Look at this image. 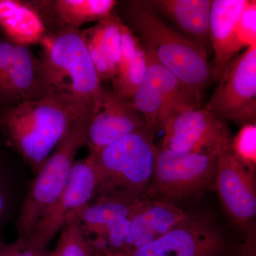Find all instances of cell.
Here are the masks:
<instances>
[{
	"label": "cell",
	"instance_id": "1",
	"mask_svg": "<svg viewBox=\"0 0 256 256\" xmlns=\"http://www.w3.org/2000/svg\"><path fill=\"white\" fill-rule=\"evenodd\" d=\"M41 42V98L55 99L78 114L90 110L102 86L82 30L63 28Z\"/></svg>",
	"mask_w": 256,
	"mask_h": 256
},
{
	"label": "cell",
	"instance_id": "2",
	"mask_svg": "<svg viewBox=\"0 0 256 256\" xmlns=\"http://www.w3.org/2000/svg\"><path fill=\"white\" fill-rule=\"evenodd\" d=\"M124 12L130 28L162 65L201 99L212 78L204 47L169 26L146 1H128Z\"/></svg>",
	"mask_w": 256,
	"mask_h": 256
},
{
	"label": "cell",
	"instance_id": "3",
	"mask_svg": "<svg viewBox=\"0 0 256 256\" xmlns=\"http://www.w3.org/2000/svg\"><path fill=\"white\" fill-rule=\"evenodd\" d=\"M80 116L55 99L42 97L5 109L0 128L10 146L36 173Z\"/></svg>",
	"mask_w": 256,
	"mask_h": 256
},
{
	"label": "cell",
	"instance_id": "4",
	"mask_svg": "<svg viewBox=\"0 0 256 256\" xmlns=\"http://www.w3.org/2000/svg\"><path fill=\"white\" fill-rule=\"evenodd\" d=\"M154 134L148 128L138 130L88 154L97 173L96 196L144 198L158 150L153 143Z\"/></svg>",
	"mask_w": 256,
	"mask_h": 256
},
{
	"label": "cell",
	"instance_id": "5",
	"mask_svg": "<svg viewBox=\"0 0 256 256\" xmlns=\"http://www.w3.org/2000/svg\"><path fill=\"white\" fill-rule=\"evenodd\" d=\"M90 110L79 116L32 180L18 218V238H28L68 181L80 148L86 144Z\"/></svg>",
	"mask_w": 256,
	"mask_h": 256
},
{
	"label": "cell",
	"instance_id": "6",
	"mask_svg": "<svg viewBox=\"0 0 256 256\" xmlns=\"http://www.w3.org/2000/svg\"><path fill=\"white\" fill-rule=\"evenodd\" d=\"M218 156L186 154L158 148L144 198L174 204L214 188Z\"/></svg>",
	"mask_w": 256,
	"mask_h": 256
},
{
	"label": "cell",
	"instance_id": "7",
	"mask_svg": "<svg viewBox=\"0 0 256 256\" xmlns=\"http://www.w3.org/2000/svg\"><path fill=\"white\" fill-rule=\"evenodd\" d=\"M143 46L148 62L146 78L128 102L142 116L148 129L156 132L175 114L200 107L201 99L162 65L149 47Z\"/></svg>",
	"mask_w": 256,
	"mask_h": 256
},
{
	"label": "cell",
	"instance_id": "8",
	"mask_svg": "<svg viewBox=\"0 0 256 256\" xmlns=\"http://www.w3.org/2000/svg\"><path fill=\"white\" fill-rule=\"evenodd\" d=\"M143 198L96 196L79 212L77 222L92 256H119L127 239L131 220Z\"/></svg>",
	"mask_w": 256,
	"mask_h": 256
},
{
	"label": "cell",
	"instance_id": "9",
	"mask_svg": "<svg viewBox=\"0 0 256 256\" xmlns=\"http://www.w3.org/2000/svg\"><path fill=\"white\" fill-rule=\"evenodd\" d=\"M98 176L92 156L75 161L65 186L47 208L28 238V245L40 250L95 198Z\"/></svg>",
	"mask_w": 256,
	"mask_h": 256
},
{
	"label": "cell",
	"instance_id": "10",
	"mask_svg": "<svg viewBox=\"0 0 256 256\" xmlns=\"http://www.w3.org/2000/svg\"><path fill=\"white\" fill-rule=\"evenodd\" d=\"M218 82L205 108L224 121L256 122V45L236 56Z\"/></svg>",
	"mask_w": 256,
	"mask_h": 256
},
{
	"label": "cell",
	"instance_id": "11",
	"mask_svg": "<svg viewBox=\"0 0 256 256\" xmlns=\"http://www.w3.org/2000/svg\"><path fill=\"white\" fill-rule=\"evenodd\" d=\"M207 216L190 214L154 242L124 256H240Z\"/></svg>",
	"mask_w": 256,
	"mask_h": 256
},
{
	"label": "cell",
	"instance_id": "12",
	"mask_svg": "<svg viewBox=\"0 0 256 256\" xmlns=\"http://www.w3.org/2000/svg\"><path fill=\"white\" fill-rule=\"evenodd\" d=\"M162 130L160 148L186 154H218L232 140L224 120L200 107L175 114Z\"/></svg>",
	"mask_w": 256,
	"mask_h": 256
},
{
	"label": "cell",
	"instance_id": "13",
	"mask_svg": "<svg viewBox=\"0 0 256 256\" xmlns=\"http://www.w3.org/2000/svg\"><path fill=\"white\" fill-rule=\"evenodd\" d=\"M144 128H148L144 119L129 102L102 87L92 104L85 144L89 154H94Z\"/></svg>",
	"mask_w": 256,
	"mask_h": 256
},
{
	"label": "cell",
	"instance_id": "14",
	"mask_svg": "<svg viewBox=\"0 0 256 256\" xmlns=\"http://www.w3.org/2000/svg\"><path fill=\"white\" fill-rule=\"evenodd\" d=\"M230 142L226 143L218 153L214 188L230 218L247 228L256 216L255 174L235 158L230 149Z\"/></svg>",
	"mask_w": 256,
	"mask_h": 256
},
{
	"label": "cell",
	"instance_id": "15",
	"mask_svg": "<svg viewBox=\"0 0 256 256\" xmlns=\"http://www.w3.org/2000/svg\"><path fill=\"white\" fill-rule=\"evenodd\" d=\"M190 215L174 204L144 198L132 216L126 244L119 256L127 255L154 242L182 223Z\"/></svg>",
	"mask_w": 256,
	"mask_h": 256
},
{
	"label": "cell",
	"instance_id": "16",
	"mask_svg": "<svg viewBox=\"0 0 256 256\" xmlns=\"http://www.w3.org/2000/svg\"><path fill=\"white\" fill-rule=\"evenodd\" d=\"M246 0H214L210 8V40L214 52L212 78L220 82L236 55L244 48L236 33V22Z\"/></svg>",
	"mask_w": 256,
	"mask_h": 256
},
{
	"label": "cell",
	"instance_id": "17",
	"mask_svg": "<svg viewBox=\"0 0 256 256\" xmlns=\"http://www.w3.org/2000/svg\"><path fill=\"white\" fill-rule=\"evenodd\" d=\"M38 13L45 28L54 32L66 28H79L85 24L104 21L114 14L118 4L114 0H45L28 2Z\"/></svg>",
	"mask_w": 256,
	"mask_h": 256
},
{
	"label": "cell",
	"instance_id": "18",
	"mask_svg": "<svg viewBox=\"0 0 256 256\" xmlns=\"http://www.w3.org/2000/svg\"><path fill=\"white\" fill-rule=\"evenodd\" d=\"M158 14L171 20L186 36L207 48L210 44V0H149Z\"/></svg>",
	"mask_w": 256,
	"mask_h": 256
},
{
	"label": "cell",
	"instance_id": "19",
	"mask_svg": "<svg viewBox=\"0 0 256 256\" xmlns=\"http://www.w3.org/2000/svg\"><path fill=\"white\" fill-rule=\"evenodd\" d=\"M121 23L112 14L94 28L82 31L101 82L114 78L121 58Z\"/></svg>",
	"mask_w": 256,
	"mask_h": 256
},
{
	"label": "cell",
	"instance_id": "20",
	"mask_svg": "<svg viewBox=\"0 0 256 256\" xmlns=\"http://www.w3.org/2000/svg\"><path fill=\"white\" fill-rule=\"evenodd\" d=\"M0 97L14 105L41 98L40 58L28 46L16 45L9 70L0 82Z\"/></svg>",
	"mask_w": 256,
	"mask_h": 256
},
{
	"label": "cell",
	"instance_id": "21",
	"mask_svg": "<svg viewBox=\"0 0 256 256\" xmlns=\"http://www.w3.org/2000/svg\"><path fill=\"white\" fill-rule=\"evenodd\" d=\"M0 28L15 44L41 42L46 28L40 15L26 2L0 0Z\"/></svg>",
	"mask_w": 256,
	"mask_h": 256
},
{
	"label": "cell",
	"instance_id": "22",
	"mask_svg": "<svg viewBox=\"0 0 256 256\" xmlns=\"http://www.w3.org/2000/svg\"><path fill=\"white\" fill-rule=\"evenodd\" d=\"M146 68V52L142 44L132 60L120 66L117 75L112 78V92L120 98L129 102L144 82Z\"/></svg>",
	"mask_w": 256,
	"mask_h": 256
},
{
	"label": "cell",
	"instance_id": "23",
	"mask_svg": "<svg viewBox=\"0 0 256 256\" xmlns=\"http://www.w3.org/2000/svg\"><path fill=\"white\" fill-rule=\"evenodd\" d=\"M48 256H92L86 238L77 222L67 224L60 232L54 250Z\"/></svg>",
	"mask_w": 256,
	"mask_h": 256
},
{
	"label": "cell",
	"instance_id": "24",
	"mask_svg": "<svg viewBox=\"0 0 256 256\" xmlns=\"http://www.w3.org/2000/svg\"><path fill=\"white\" fill-rule=\"evenodd\" d=\"M230 149L240 164L255 174L256 166V124L242 126L230 142Z\"/></svg>",
	"mask_w": 256,
	"mask_h": 256
},
{
	"label": "cell",
	"instance_id": "25",
	"mask_svg": "<svg viewBox=\"0 0 256 256\" xmlns=\"http://www.w3.org/2000/svg\"><path fill=\"white\" fill-rule=\"evenodd\" d=\"M236 33L245 47L256 45V2L246 0L236 22Z\"/></svg>",
	"mask_w": 256,
	"mask_h": 256
},
{
	"label": "cell",
	"instance_id": "26",
	"mask_svg": "<svg viewBox=\"0 0 256 256\" xmlns=\"http://www.w3.org/2000/svg\"><path fill=\"white\" fill-rule=\"evenodd\" d=\"M0 256H48L47 250H40L21 238L16 242H0Z\"/></svg>",
	"mask_w": 256,
	"mask_h": 256
},
{
	"label": "cell",
	"instance_id": "27",
	"mask_svg": "<svg viewBox=\"0 0 256 256\" xmlns=\"http://www.w3.org/2000/svg\"><path fill=\"white\" fill-rule=\"evenodd\" d=\"M16 45L11 41H0V82L9 70Z\"/></svg>",
	"mask_w": 256,
	"mask_h": 256
},
{
	"label": "cell",
	"instance_id": "28",
	"mask_svg": "<svg viewBox=\"0 0 256 256\" xmlns=\"http://www.w3.org/2000/svg\"><path fill=\"white\" fill-rule=\"evenodd\" d=\"M5 206H6V194H5L4 185L0 178V218L4 214Z\"/></svg>",
	"mask_w": 256,
	"mask_h": 256
}]
</instances>
